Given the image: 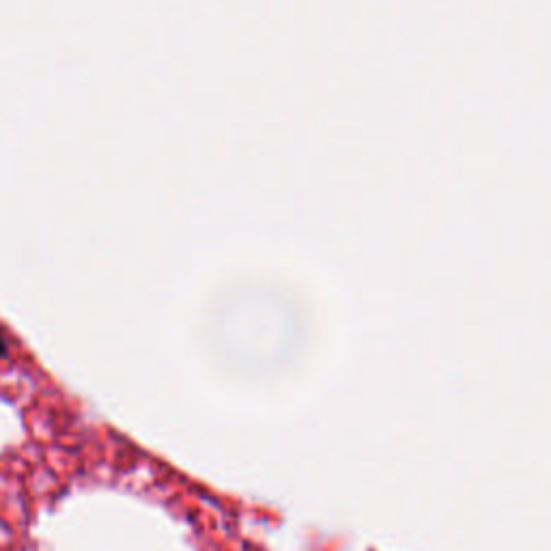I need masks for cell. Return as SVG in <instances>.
<instances>
[{
  "mask_svg": "<svg viewBox=\"0 0 551 551\" xmlns=\"http://www.w3.org/2000/svg\"><path fill=\"white\" fill-rule=\"evenodd\" d=\"M7 356V343H5V338L0 336V358H5Z\"/></svg>",
  "mask_w": 551,
  "mask_h": 551,
  "instance_id": "cell-1",
  "label": "cell"
}]
</instances>
